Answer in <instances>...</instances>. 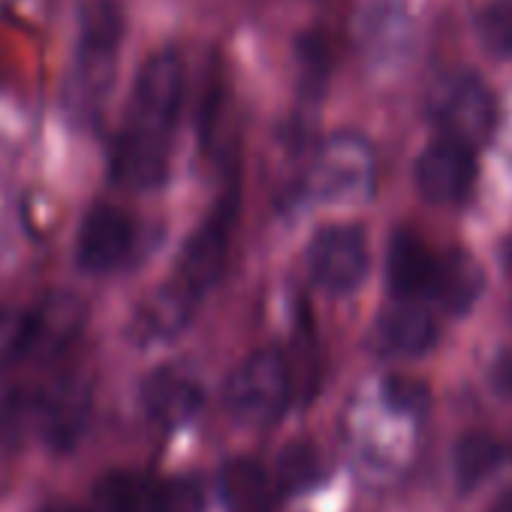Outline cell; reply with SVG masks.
Returning a JSON list of instances; mask_svg holds the SVG:
<instances>
[{
    "label": "cell",
    "mask_w": 512,
    "mask_h": 512,
    "mask_svg": "<svg viewBox=\"0 0 512 512\" xmlns=\"http://www.w3.org/2000/svg\"><path fill=\"white\" fill-rule=\"evenodd\" d=\"M184 103V64L172 49L151 55L133 85L127 121L112 142L109 172L121 187L154 190L169 175V139Z\"/></svg>",
    "instance_id": "cell-1"
},
{
    "label": "cell",
    "mask_w": 512,
    "mask_h": 512,
    "mask_svg": "<svg viewBox=\"0 0 512 512\" xmlns=\"http://www.w3.org/2000/svg\"><path fill=\"white\" fill-rule=\"evenodd\" d=\"M124 40V13L118 0H85L79 10V40L70 76V103L94 115L115 79L118 49Z\"/></svg>",
    "instance_id": "cell-2"
},
{
    "label": "cell",
    "mask_w": 512,
    "mask_h": 512,
    "mask_svg": "<svg viewBox=\"0 0 512 512\" xmlns=\"http://www.w3.org/2000/svg\"><path fill=\"white\" fill-rule=\"evenodd\" d=\"M293 368L278 350L250 353L226 383V407L241 425H272L293 401Z\"/></svg>",
    "instance_id": "cell-3"
},
{
    "label": "cell",
    "mask_w": 512,
    "mask_h": 512,
    "mask_svg": "<svg viewBox=\"0 0 512 512\" xmlns=\"http://www.w3.org/2000/svg\"><path fill=\"white\" fill-rule=\"evenodd\" d=\"M431 112L446 139H458L470 148L485 142L497 121L494 94L473 73L446 76L434 91Z\"/></svg>",
    "instance_id": "cell-4"
},
{
    "label": "cell",
    "mask_w": 512,
    "mask_h": 512,
    "mask_svg": "<svg viewBox=\"0 0 512 512\" xmlns=\"http://www.w3.org/2000/svg\"><path fill=\"white\" fill-rule=\"evenodd\" d=\"M368 235L350 223L323 226L308 247V266L314 281L329 293H353L368 278Z\"/></svg>",
    "instance_id": "cell-5"
},
{
    "label": "cell",
    "mask_w": 512,
    "mask_h": 512,
    "mask_svg": "<svg viewBox=\"0 0 512 512\" xmlns=\"http://www.w3.org/2000/svg\"><path fill=\"white\" fill-rule=\"evenodd\" d=\"M374 184V154L368 142L359 136H335L329 139L308 172V190L314 199L323 202H344V199H362L371 193Z\"/></svg>",
    "instance_id": "cell-6"
},
{
    "label": "cell",
    "mask_w": 512,
    "mask_h": 512,
    "mask_svg": "<svg viewBox=\"0 0 512 512\" xmlns=\"http://www.w3.org/2000/svg\"><path fill=\"white\" fill-rule=\"evenodd\" d=\"M136 247V226L130 214H124L118 205L97 202L82 217L79 235H76V260L79 269L88 275H112L118 272Z\"/></svg>",
    "instance_id": "cell-7"
},
{
    "label": "cell",
    "mask_w": 512,
    "mask_h": 512,
    "mask_svg": "<svg viewBox=\"0 0 512 512\" xmlns=\"http://www.w3.org/2000/svg\"><path fill=\"white\" fill-rule=\"evenodd\" d=\"M476 181V157L473 148L458 142V139H446L440 136L437 142H431L419 163H416V184L419 193L428 202L437 205H452L461 202L470 187Z\"/></svg>",
    "instance_id": "cell-8"
},
{
    "label": "cell",
    "mask_w": 512,
    "mask_h": 512,
    "mask_svg": "<svg viewBox=\"0 0 512 512\" xmlns=\"http://www.w3.org/2000/svg\"><path fill=\"white\" fill-rule=\"evenodd\" d=\"M229 211H217L211 214L184 244L178 269L172 275V281L178 287H184L190 296L202 299L223 275L226 266V253H229Z\"/></svg>",
    "instance_id": "cell-9"
},
{
    "label": "cell",
    "mask_w": 512,
    "mask_h": 512,
    "mask_svg": "<svg viewBox=\"0 0 512 512\" xmlns=\"http://www.w3.org/2000/svg\"><path fill=\"white\" fill-rule=\"evenodd\" d=\"M202 401V386L178 368H157L142 383V404L148 416L163 428L187 425L202 410Z\"/></svg>",
    "instance_id": "cell-10"
},
{
    "label": "cell",
    "mask_w": 512,
    "mask_h": 512,
    "mask_svg": "<svg viewBox=\"0 0 512 512\" xmlns=\"http://www.w3.org/2000/svg\"><path fill=\"white\" fill-rule=\"evenodd\" d=\"M91 413V383L82 377H64L58 380L40 401V419L46 428V437L58 449H70L79 434L85 431Z\"/></svg>",
    "instance_id": "cell-11"
},
{
    "label": "cell",
    "mask_w": 512,
    "mask_h": 512,
    "mask_svg": "<svg viewBox=\"0 0 512 512\" xmlns=\"http://www.w3.org/2000/svg\"><path fill=\"white\" fill-rule=\"evenodd\" d=\"M437 272H440V256H434L416 232H398L392 238L389 287L401 302H413L419 296H434Z\"/></svg>",
    "instance_id": "cell-12"
},
{
    "label": "cell",
    "mask_w": 512,
    "mask_h": 512,
    "mask_svg": "<svg viewBox=\"0 0 512 512\" xmlns=\"http://www.w3.org/2000/svg\"><path fill=\"white\" fill-rule=\"evenodd\" d=\"M437 341V323L431 314L413 302H401L398 308L386 311L374 329V347L386 356H422Z\"/></svg>",
    "instance_id": "cell-13"
},
{
    "label": "cell",
    "mask_w": 512,
    "mask_h": 512,
    "mask_svg": "<svg viewBox=\"0 0 512 512\" xmlns=\"http://www.w3.org/2000/svg\"><path fill=\"white\" fill-rule=\"evenodd\" d=\"M196 305H199V299L190 296L184 287H178L169 278L163 287H157L142 302V308L136 311V320H133V332L145 344L169 341V338H175L190 323V317L196 314Z\"/></svg>",
    "instance_id": "cell-14"
},
{
    "label": "cell",
    "mask_w": 512,
    "mask_h": 512,
    "mask_svg": "<svg viewBox=\"0 0 512 512\" xmlns=\"http://www.w3.org/2000/svg\"><path fill=\"white\" fill-rule=\"evenodd\" d=\"M220 497L229 512H272L275 479L253 458H232L220 470Z\"/></svg>",
    "instance_id": "cell-15"
},
{
    "label": "cell",
    "mask_w": 512,
    "mask_h": 512,
    "mask_svg": "<svg viewBox=\"0 0 512 512\" xmlns=\"http://www.w3.org/2000/svg\"><path fill=\"white\" fill-rule=\"evenodd\" d=\"M43 353V320L40 305L34 308H0V371H7L28 359L31 353Z\"/></svg>",
    "instance_id": "cell-16"
},
{
    "label": "cell",
    "mask_w": 512,
    "mask_h": 512,
    "mask_svg": "<svg viewBox=\"0 0 512 512\" xmlns=\"http://www.w3.org/2000/svg\"><path fill=\"white\" fill-rule=\"evenodd\" d=\"M482 290V272L467 253L440 256V272L434 284V296L449 311H464Z\"/></svg>",
    "instance_id": "cell-17"
},
{
    "label": "cell",
    "mask_w": 512,
    "mask_h": 512,
    "mask_svg": "<svg viewBox=\"0 0 512 512\" xmlns=\"http://www.w3.org/2000/svg\"><path fill=\"white\" fill-rule=\"evenodd\" d=\"M500 461V443L491 434L470 431L455 446V479L461 488H476Z\"/></svg>",
    "instance_id": "cell-18"
},
{
    "label": "cell",
    "mask_w": 512,
    "mask_h": 512,
    "mask_svg": "<svg viewBox=\"0 0 512 512\" xmlns=\"http://www.w3.org/2000/svg\"><path fill=\"white\" fill-rule=\"evenodd\" d=\"M148 491L133 473L112 470L94 485L91 509L88 512H142Z\"/></svg>",
    "instance_id": "cell-19"
},
{
    "label": "cell",
    "mask_w": 512,
    "mask_h": 512,
    "mask_svg": "<svg viewBox=\"0 0 512 512\" xmlns=\"http://www.w3.org/2000/svg\"><path fill=\"white\" fill-rule=\"evenodd\" d=\"M317 479H320V455H317V449H314L311 443H305V440L290 443V446L281 452L275 482H278L284 491L299 494V491H308Z\"/></svg>",
    "instance_id": "cell-20"
},
{
    "label": "cell",
    "mask_w": 512,
    "mask_h": 512,
    "mask_svg": "<svg viewBox=\"0 0 512 512\" xmlns=\"http://www.w3.org/2000/svg\"><path fill=\"white\" fill-rule=\"evenodd\" d=\"M145 512H205V491L190 476L163 479L148 491Z\"/></svg>",
    "instance_id": "cell-21"
},
{
    "label": "cell",
    "mask_w": 512,
    "mask_h": 512,
    "mask_svg": "<svg viewBox=\"0 0 512 512\" xmlns=\"http://www.w3.org/2000/svg\"><path fill=\"white\" fill-rule=\"evenodd\" d=\"M476 37L491 55H512V0H488L476 16Z\"/></svg>",
    "instance_id": "cell-22"
},
{
    "label": "cell",
    "mask_w": 512,
    "mask_h": 512,
    "mask_svg": "<svg viewBox=\"0 0 512 512\" xmlns=\"http://www.w3.org/2000/svg\"><path fill=\"white\" fill-rule=\"evenodd\" d=\"M386 401L395 407V410H404V413H419L425 404H428V389L416 380H407V377H392L386 380Z\"/></svg>",
    "instance_id": "cell-23"
},
{
    "label": "cell",
    "mask_w": 512,
    "mask_h": 512,
    "mask_svg": "<svg viewBox=\"0 0 512 512\" xmlns=\"http://www.w3.org/2000/svg\"><path fill=\"white\" fill-rule=\"evenodd\" d=\"M491 386L503 395L512 398V350L500 353L491 365Z\"/></svg>",
    "instance_id": "cell-24"
},
{
    "label": "cell",
    "mask_w": 512,
    "mask_h": 512,
    "mask_svg": "<svg viewBox=\"0 0 512 512\" xmlns=\"http://www.w3.org/2000/svg\"><path fill=\"white\" fill-rule=\"evenodd\" d=\"M491 512H512V494H506V497H503Z\"/></svg>",
    "instance_id": "cell-25"
},
{
    "label": "cell",
    "mask_w": 512,
    "mask_h": 512,
    "mask_svg": "<svg viewBox=\"0 0 512 512\" xmlns=\"http://www.w3.org/2000/svg\"><path fill=\"white\" fill-rule=\"evenodd\" d=\"M46 512H82V509H76V506H52Z\"/></svg>",
    "instance_id": "cell-26"
},
{
    "label": "cell",
    "mask_w": 512,
    "mask_h": 512,
    "mask_svg": "<svg viewBox=\"0 0 512 512\" xmlns=\"http://www.w3.org/2000/svg\"><path fill=\"white\" fill-rule=\"evenodd\" d=\"M506 266H509V272H512V241H509V247H506Z\"/></svg>",
    "instance_id": "cell-27"
}]
</instances>
